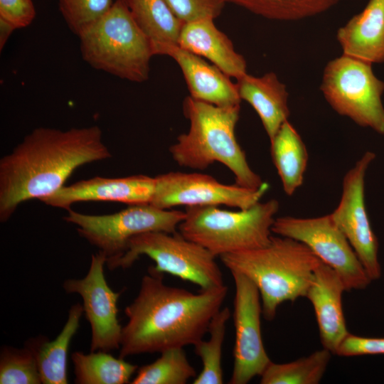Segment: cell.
<instances>
[{
  "label": "cell",
  "instance_id": "1",
  "mask_svg": "<svg viewBox=\"0 0 384 384\" xmlns=\"http://www.w3.org/2000/svg\"><path fill=\"white\" fill-rule=\"evenodd\" d=\"M111 157L98 126L34 129L0 159V221L21 203L56 192L79 166Z\"/></svg>",
  "mask_w": 384,
  "mask_h": 384
},
{
  "label": "cell",
  "instance_id": "2",
  "mask_svg": "<svg viewBox=\"0 0 384 384\" xmlns=\"http://www.w3.org/2000/svg\"><path fill=\"white\" fill-rule=\"evenodd\" d=\"M225 284L194 294L166 285L164 274L152 266L124 313L119 356L161 353L194 345L208 333L210 322L228 294Z\"/></svg>",
  "mask_w": 384,
  "mask_h": 384
},
{
  "label": "cell",
  "instance_id": "3",
  "mask_svg": "<svg viewBox=\"0 0 384 384\" xmlns=\"http://www.w3.org/2000/svg\"><path fill=\"white\" fill-rule=\"evenodd\" d=\"M240 109V105L219 107L186 97L183 111L190 127L169 148L174 161L180 166L198 170L220 162L233 173L236 184L261 187L264 182L250 166L235 137Z\"/></svg>",
  "mask_w": 384,
  "mask_h": 384
},
{
  "label": "cell",
  "instance_id": "4",
  "mask_svg": "<svg viewBox=\"0 0 384 384\" xmlns=\"http://www.w3.org/2000/svg\"><path fill=\"white\" fill-rule=\"evenodd\" d=\"M230 272L251 279L259 289L262 315L272 320L278 306L305 297L320 260L304 244L294 239L272 236L262 247L220 257Z\"/></svg>",
  "mask_w": 384,
  "mask_h": 384
},
{
  "label": "cell",
  "instance_id": "5",
  "mask_svg": "<svg viewBox=\"0 0 384 384\" xmlns=\"http://www.w3.org/2000/svg\"><path fill=\"white\" fill-rule=\"evenodd\" d=\"M78 37L81 56L92 68L131 82L149 78L151 43L123 0Z\"/></svg>",
  "mask_w": 384,
  "mask_h": 384
},
{
  "label": "cell",
  "instance_id": "6",
  "mask_svg": "<svg viewBox=\"0 0 384 384\" xmlns=\"http://www.w3.org/2000/svg\"><path fill=\"white\" fill-rule=\"evenodd\" d=\"M279 208L276 199L259 201L247 209L237 211L217 206L187 207L178 230L185 238L220 257L267 245Z\"/></svg>",
  "mask_w": 384,
  "mask_h": 384
},
{
  "label": "cell",
  "instance_id": "7",
  "mask_svg": "<svg viewBox=\"0 0 384 384\" xmlns=\"http://www.w3.org/2000/svg\"><path fill=\"white\" fill-rule=\"evenodd\" d=\"M142 255L151 258L152 267L207 289L224 285L215 256L179 233L148 232L132 238L121 257L108 265L110 270L129 268Z\"/></svg>",
  "mask_w": 384,
  "mask_h": 384
},
{
  "label": "cell",
  "instance_id": "8",
  "mask_svg": "<svg viewBox=\"0 0 384 384\" xmlns=\"http://www.w3.org/2000/svg\"><path fill=\"white\" fill-rule=\"evenodd\" d=\"M320 89L338 114L384 134V82L372 64L342 54L326 65Z\"/></svg>",
  "mask_w": 384,
  "mask_h": 384
},
{
  "label": "cell",
  "instance_id": "9",
  "mask_svg": "<svg viewBox=\"0 0 384 384\" xmlns=\"http://www.w3.org/2000/svg\"><path fill=\"white\" fill-rule=\"evenodd\" d=\"M186 213L151 204L132 205L107 215H87L68 210L65 222L75 225L78 234L107 257V266L125 252L129 240L148 232L175 233Z\"/></svg>",
  "mask_w": 384,
  "mask_h": 384
},
{
  "label": "cell",
  "instance_id": "10",
  "mask_svg": "<svg viewBox=\"0 0 384 384\" xmlns=\"http://www.w3.org/2000/svg\"><path fill=\"white\" fill-rule=\"evenodd\" d=\"M272 232L306 245L321 262L337 272L346 291L364 289L372 281L330 214L306 218H276Z\"/></svg>",
  "mask_w": 384,
  "mask_h": 384
},
{
  "label": "cell",
  "instance_id": "11",
  "mask_svg": "<svg viewBox=\"0 0 384 384\" xmlns=\"http://www.w3.org/2000/svg\"><path fill=\"white\" fill-rule=\"evenodd\" d=\"M156 186L151 205L171 209L176 206L224 205L245 210L256 204L269 188L264 182L259 188L228 185L200 173L171 171L155 176Z\"/></svg>",
  "mask_w": 384,
  "mask_h": 384
},
{
  "label": "cell",
  "instance_id": "12",
  "mask_svg": "<svg viewBox=\"0 0 384 384\" xmlns=\"http://www.w3.org/2000/svg\"><path fill=\"white\" fill-rule=\"evenodd\" d=\"M375 159L373 152L366 151L347 171L343 179L340 201L330 213L372 281L378 279L382 272L378 255V241L365 201L366 174Z\"/></svg>",
  "mask_w": 384,
  "mask_h": 384
},
{
  "label": "cell",
  "instance_id": "13",
  "mask_svg": "<svg viewBox=\"0 0 384 384\" xmlns=\"http://www.w3.org/2000/svg\"><path fill=\"white\" fill-rule=\"evenodd\" d=\"M235 287L233 321L235 332L231 384H246L260 376L272 361L264 346L260 316L261 297L254 282L245 275L230 272Z\"/></svg>",
  "mask_w": 384,
  "mask_h": 384
},
{
  "label": "cell",
  "instance_id": "14",
  "mask_svg": "<svg viewBox=\"0 0 384 384\" xmlns=\"http://www.w3.org/2000/svg\"><path fill=\"white\" fill-rule=\"evenodd\" d=\"M107 257L102 251L92 255L89 270L83 278L68 279L63 284L69 294L82 299L85 317L90 324V351L110 352L119 349L122 326L119 322L117 303L121 292H114L104 274Z\"/></svg>",
  "mask_w": 384,
  "mask_h": 384
},
{
  "label": "cell",
  "instance_id": "15",
  "mask_svg": "<svg viewBox=\"0 0 384 384\" xmlns=\"http://www.w3.org/2000/svg\"><path fill=\"white\" fill-rule=\"evenodd\" d=\"M155 186V177L143 174L122 178L97 176L63 186L40 201L67 210L74 203L81 201H114L129 206L150 204Z\"/></svg>",
  "mask_w": 384,
  "mask_h": 384
},
{
  "label": "cell",
  "instance_id": "16",
  "mask_svg": "<svg viewBox=\"0 0 384 384\" xmlns=\"http://www.w3.org/2000/svg\"><path fill=\"white\" fill-rule=\"evenodd\" d=\"M155 55H168L177 63L191 97L219 107L240 105L241 99L236 83L201 56L177 44L163 45L156 50Z\"/></svg>",
  "mask_w": 384,
  "mask_h": 384
},
{
  "label": "cell",
  "instance_id": "17",
  "mask_svg": "<svg viewBox=\"0 0 384 384\" xmlns=\"http://www.w3.org/2000/svg\"><path fill=\"white\" fill-rule=\"evenodd\" d=\"M344 291L346 289L337 272L320 261L314 270L305 297L314 307L324 348L335 354L350 334L342 306Z\"/></svg>",
  "mask_w": 384,
  "mask_h": 384
},
{
  "label": "cell",
  "instance_id": "18",
  "mask_svg": "<svg viewBox=\"0 0 384 384\" xmlns=\"http://www.w3.org/2000/svg\"><path fill=\"white\" fill-rule=\"evenodd\" d=\"M213 21L203 18L183 23L177 45L207 58L230 78L238 80L247 73L246 61Z\"/></svg>",
  "mask_w": 384,
  "mask_h": 384
},
{
  "label": "cell",
  "instance_id": "19",
  "mask_svg": "<svg viewBox=\"0 0 384 384\" xmlns=\"http://www.w3.org/2000/svg\"><path fill=\"white\" fill-rule=\"evenodd\" d=\"M343 55L364 62L384 63V0H369L336 35Z\"/></svg>",
  "mask_w": 384,
  "mask_h": 384
},
{
  "label": "cell",
  "instance_id": "20",
  "mask_svg": "<svg viewBox=\"0 0 384 384\" xmlns=\"http://www.w3.org/2000/svg\"><path fill=\"white\" fill-rule=\"evenodd\" d=\"M237 81L240 99L248 102L257 113L271 141L288 121L290 114L285 85L272 72L260 77L247 73Z\"/></svg>",
  "mask_w": 384,
  "mask_h": 384
},
{
  "label": "cell",
  "instance_id": "21",
  "mask_svg": "<svg viewBox=\"0 0 384 384\" xmlns=\"http://www.w3.org/2000/svg\"><path fill=\"white\" fill-rule=\"evenodd\" d=\"M84 313L80 303L73 305L68 319L57 337L50 341L45 336H38L25 342L33 353L41 382L43 384H67L68 353L70 343L76 334L80 318Z\"/></svg>",
  "mask_w": 384,
  "mask_h": 384
},
{
  "label": "cell",
  "instance_id": "22",
  "mask_svg": "<svg viewBox=\"0 0 384 384\" xmlns=\"http://www.w3.org/2000/svg\"><path fill=\"white\" fill-rule=\"evenodd\" d=\"M270 144L272 159L284 192L292 196L303 184L309 159L306 147L289 121L281 126Z\"/></svg>",
  "mask_w": 384,
  "mask_h": 384
},
{
  "label": "cell",
  "instance_id": "23",
  "mask_svg": "<svg viewBox=\"0 0 384 384\" xmlns=\"http://www.w3.org/2000/svg\"><path fill=\"white\" fill-rule=\"evenodd\" d=\"M134 20L149 39L154 55L166 44H178L183 22L165 0H123Z\"/></svg>",
  "mask_w": 384,
  "mask_h": 384
},
{
  "label": "cell",
  "instance_id": "24",
  "mask_svg": "<svg viewBox=\"0 0 384 384\" xmlns=\"http://www.w3.org/2000/svg\"><path fill=\"white\" fill-rule=\"evenodd\" d=\"M75 383L125 384L129 383L138 366L115 358L109 352L96 351L85 354L75 351L72 354Z\"/></svg>",
  "mask_w": 384,
  "mask_h": 384
},
{
  "label": "cell",
  "instance_id": "25",
  "mask_svg": "<svg viewBox=\"0 0 384 384\" xmlns=\"http://www.w3.org/2000/svg\"><path fill=\"white\" fill-rule=\"evenodd\" d=\"M326 348L286 363L271 361L260 375L261 384H317L331 359Z\"/></svg>",
  "mask_w": 384,
  "mask_h": 384
},
{
  "label": "cell",
  "instance_id": "26",
  "mask_svg": "<svg viewBox=\"0 0 384 384\" xmlns=\"http://www.w3.org/2000/svg\"><path fill=\"white\" fill-rule=\"evenodd\" d=\"M230 317L228 307L218 311L213 316L208 327L210 337L203 338L193 346L195 353L202 363V369L193 384H221L223 383L222 369V349L227 322Z\"/></svg>",
  "mask_w": 384,
  "mask_h": 384
},
{
  "label": "cell",
  "instance_id": "27",
  "mask_svg": "<svg viewBox=\"0 0 384 384\" xmlns=\"http://www.w3.org/2000/svg\"><path fill=\"white\" fill-rule=\"evenodd\" d=\"M272 20L296 21L321 14L342 0H225Z\"/></svg>",
  "mask_w": 384,
  "mask_h": 384
},
{
  "label": "cell",
  "instance_id": "28",
  "mask_svg": "<svg viewBox=\"0 0 384 384\" xmlns=\"http://www.w3.org/2000/svg\"><path fill=\"white\" fill-rule=\"evenodd\" d=\"M196 377L183 348L164 351L154 362L137 370L132 384H185Z\"/></svg>",
  "mask_w": 384,
  "mask_h": 384
},
{
  "label": "cell",
  "instance_id": "29",
  "mask_svg": "<svg viewBox=\"0 0 384 384\" xmlns=\"http://www.w3.org/2000/svg\"><path fill=\"white\" fill-rule=\"evenodd\" d=\"M1 384L42 383L36 361L26 345L22 348L3 346L0 353Z\"/></svg>",
  "mask_w": 384,
  "mask_h": 384
},
{
  "label": "cell",
  "instance_id": "30",
  "mask_svg": "<svg viewBox=\"0 0 384 384\" xmlns=\"http://www.w3.org/2000/svg\"><path fill=\"white\" fill-rule=\"evenodd\" d=\"M68 27L77 36L101 18L112 7V0H58Z\"/></svg>",
  "mask_w": 384,
  "mask_h": 384
},
{
  "label": "cell",
  "instance_id": "31",
  "mask_svg": "<svg viewBox=\"0 0 384 384\" xmlns=\"http://www.w3.org/2000/svg\"><path fill=\"white\" fill-rule=\"evenodd\" d=\"M173 13L183 23L219 16L225 0H165Z\"/></svg>",
  "mask_w": 384,
  "mask_h": 384
},
{
  "label": "cell",
  "instance_id": "32",
  "mask_svg": "<svg viewBox=\"0 0 384 384\" xmlns=\"http://www.w3.org/2000/svg\"><path fill=\"white\" fill-rule=\"evenodd\" d=\"M36 15L32 0H0V20L15 29L28 26Z\"/></svg>",
  "mask_w": 384,
  "mask_h": 384
},
{
  "label": "cell",
  "instance_id": "33",
  "mask_svg": "<svg viewBox=\"0 0 384 384\" xmlns=\"http://www.w3.org/2000/svg\"><path fill=\"white\" fill-rule=\"evenodd\" d=\"M336 354L347 357L384 354V338L362 337L349 334Z\"/></svg>",
  "mask_w": 384,
  "mask_h": 384
},
{
  "label": "cell",
  "instance_id": "34",
  "mask_svg": "<svg viewBox=\"0 0 384 384\" xmlns=\"http://www.w3.org/2000/svg\"><path fill=\"white\" fill-rule=\"evenodd\" d=\"M16 30L9 23L0 20V49L1 50L6 44L11 33Z\"/></svg>",
  "mask_w": 384,
  "mask_h": 384
}]
</instances>
